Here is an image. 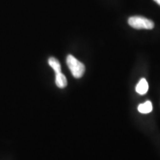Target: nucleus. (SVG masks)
<instances>
[{
  "instance_id": "20e7f679",
  "label": "nucleus",
  "mask_w": 160,
  "mask_h": 160,
  "mask_svg": "<svg viewBox=\"0 0 160 160\" xmlns=\"http://www.w3.org/2000/svg\"><path fill=\"white\" fill-rule=\"evenodd\" d=\"M68 82L65 76L62 72L59 73H56V85L60 88H64L67 86Z\"/></svg>"
},
{
  "instance_id": "0eeeda50",
  "label": "nucleus",
  "mask_w": 160,
  "mask_h": 160,
  "mask_svg": "<svg viewBox=\"0 0 160 160\" xmlns=\"http://www.w3.org/2000/svg\"><path fill=\"white\" fill-rule=\"evenodd\" d=\"M154 1L158 3V4H159V5H160V0H154Z\"/></svg>"
},
{
  "instance_id": "423d86ee",
  "label": "nucleus",
  "mask_w": 160,
  "mask_h": 160,
  "mask_svg": "<svg viewBox=\"0 0 160 160\" xmlns=\"http://www.w3.org/2000/svg\"><path fill=\"white\" fill-rule=\"evenodd\" d=\"M48 64L53 69L55 73H59L61 71V65H60L59 62L56 59V58L51 57L48 59Z\"/></svg>"
},
{
  "instance_id": "39448f33",
  "label": "nucleus",
  "mask_w": 160,
  "mask_h": 160,
  "mask_svg": "<svg viewBox=\"0 0 160 160\" xmlns=\"http://www.w3.org/2000/svg\"><path fill=\"white\" fill-rule=\"evenodd\" d=\"M152 109H153V106H152L151 102L147 101L145 102V103L140 104V105L138 106V111H139L141 113H149L152 111Z\"/></svg>"
},
{
  "instance_id": "f03ea898",
  "label": "nucleus",
  "mask_w": 160,
  "mask_h": 160,
  "mask_svg": "<svg viewBox=\"0 0 160 160\" xmlns=\"http://www.w3.org/2000/svg\"><path fill=\"white\" fill-rule=\"evenodd\" d=\"M128 24L131 27L135 29L151 30L154 28V23L153 21L145 17H139V16L130 17L128 19Z\"/></svg>"
},
{
  "instance_id": "7ed1b4c3",
  "label": "nucleus",
  "mask_w": 160,
  "mask_h": 160,
  "mask_svg": "<svg viewBox=\"0 0 160 160\" xmlns=\"http://www.w3.org/2000/svg\"><path fill=\"white\" fill-rule=\"evenodd\" d=\"M148 91V83L145 79H141L136 87V91L140 95H144Z\"/></svg>"
},
{
  "instance_id": "f257e3e1",
  "label": "nucleus",
  "mask_w": 160,
  "mask_h": 160,
  "mask_svg": "<svg viewBox=\"0 0 160 160\" xmlns=\"http://www.w3.org/2000/svg\"><path fill=\"white\" fill-rule=\"evenodd\" d=\"M66 62L73 77L77 79L82 77L85 73V67L81 62L76 59L73 56L68 55L66 59Z\"/></svg>"
}]
</instances>
